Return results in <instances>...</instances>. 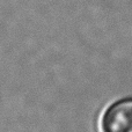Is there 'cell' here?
I'll list each match as a JSON object with an SVG mask.
<instances>
[{
    "label": "cell",
    "instance_id": "6da1fadb",
    "mask_svg": "<svg viewBox=\"0 0 132 132\" xmlns=\"http://www.w3.org/2000/svg\"><path fill=\"white\" fill-rule=\"evenodd\" d=\"M101 132H132V98L112 103L100 121Z\"/></svg>",
    "mask_w": 132,
    "mask_h": 132
}]
</instances>
